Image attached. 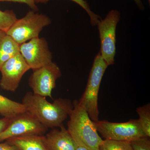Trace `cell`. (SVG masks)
Instances as JSON below:
<instances>
[{
    "label": "cell",
    "instance_id": "cell-1",
    "mask_svg": "<svg viewBox=\"0 0 150 150\" xmlns=\"http://www.w3.org/2000/svg\"><path fill=\"white\" fill-rule=\"evenodd\" d=\"M22 103L25 106L26 112L33 115L47 129L57 128L63 125L74 108L73 102L69 99L59 98L50 103L45 97L32 92L25 93Z\"/></svg>",
    "mask_w": 150,
    "mask_h": 150
},
{
    "label": "cell",
    "instance_id": "cell-2",
    "mask_svg": "<svg viewBox=\"0 0 150 150\" xmlns=\"http://www.w3.org/2000/svg\"><path fill=\"white\" fill-rule=\"evenodd\" d=\"M73 103L74 108L69 115L67 130L77 146L89 150H99L103 140L98 135L94 123L78 100Z\"/></svg>",
    "mask_w": 150,
    "mask_h": 150
},
{
    "label": "cell",
    "instance_id": "cell-3",
    "mask_svg": "<svg viewBox=\"0 0 150 150\" xmlns=\"http://www.w3.org/2000/svg\"><path fill=\"white\" fill-rule=\"evenodd\" d=\"M108 65L102 59L100 51L94 60L83 93L78 102L84 108L93 122L99 120L98 93L100 83Z\"/></svg>",
    "mask_w": 150,
    "mask_h": 150
},
{
    "label": "cell",
    "instance_id": "cell-4",
    "mask_svg": "<svg viewBox=\"0 0 150 150\" xmlns=\"http://www.w3.org/2000/svg\"><path fill=\"white\" fill-rule=\"evenodd\" d=\"M51 23L47 16L34 11H29L22 18L17 19L6 33L19 45L39 37L43 28Z\"/></svg>",
    "mask_w": 150,
    "mask_h": 150
},
{
    "label": "cell",
    "instance_id": "cell-5",
    "mask_svg": "<svg viewBox=\"0 0 150 150\" xmlns=\"http://www.w3.org/2000/svg\"><path fill=\"white\" fill-rule=\"evenodd\" d=\"M97 131L105 139L131 142L145 137L138 119L123 123L102 120L94 122Z\"/></svg>",
    "mask_w": 150,
    "mask_h": 150
},
{
    "label": "cell",
    "instance_id": "cell-6",
    "mask_svg": "<svg viewBox=\"0 0 150 150\" xmlns=\"http://www.w3.org/2000/svg\"><path fill=\"white\" fill-rule=\"evenodd\" d=\"M121 13L117 10L112 9L104 19L97 24L100 42V55L108 66L113 65L116 53V29L120 21Z\"/></svg>",
    "mask_w": 150,
    "mask_h": 150
},
{
    "label": "cell",
    "instance_id": "cell-7",
    "mask_svg": "<svg viewBox=\"0 0 150 150\" xmlns=\"http://www.w3.org/2000/svg\"><path fill=\"white\" fill-rule=\"evenodd\" d=\"M62 72L56 63L51 62L33 70L28 79V85L33 93L52 98V92L56 81L62 76Z\"/></svg>",
    "mask_w": 150,
    "mask_h": 150
},
{
    "label": "cell",
    "instance_id": "cell-8",
    "mask_svg": "<svg viewBox=\"0 0 150 150\" xmlns=\"http://www.w3.org/2000/svg\"><path fill=\"white\" fill-rule=\"evenodd\" d=\"M47 129L33 115L26 111L11 118L8 126L0 134V142L13 137L43 135Z\"/></svg>",
    "mask_w": 150,
    "mask_h": 150
},
{
    "label": "cell",
    "instance_id": "cell-9",
    "mask_svg": "<svg viewBox=\"0 0 150 150\" xmlns=\"http://www.w3.org/2000/svg\"><path fill=\"white\" fill-rule=\"evenodd\" d=\"M19 53L32 70L52 62V53L44 38H36L22 43L19 46Z\"/></svg>",
    "mask_w": 150,
    "mask_h": 150
},
{
    "label": "cell",
    "instance_id": "cell-10",
    "mask_svg": "<svg viewBox=\"0 0 150 150\" xmlns=\"http://www.w3.org/2000/svg\"><path fill=\"white\" fill-rule=\"evenodd\" d=\"M30 69L19 52L13 56L0 69V87L6 91L15 92L25 73Z\"/></svg>",
    "mask_w": 150,
    "mask_h": 150
},
{
    "label": "cell",
    "instance_id": "cell-11",
    "mask_svg": "<svg viewBox=\"0 0 150 150\" xmlns=\"http://www.w3.org/2000/svg\"><path fill=\"white\" fill-rule=\"evenodd\" d=\"M44 136V143L48 150H76L77 145L67 129L62 125Z\"/></svg>",
    "mask_w": 150,
    "mask_h": 150
},
{
    "label": "cell",
    "instance_id": "cell-12",
    "mask_svg": "<svg viewBox=\"0 0 150 150\" xmlns=\"http://www.w3.org/2000/svg\"><path fill=\"white\" fill-rule=\"evenodd\" d=\"M20 150H48L44 143L43 135H27L10 138L6 140Z\"/></svg>",
    "mask_w": 150,
    "mask_h": 150
},
{
    "label": "cell",
    "instance_id": "cell-13",
    "mask_svg": "<svg viewBox=\"0 0 150 150\" xmlns=\"http://www.w3.org/2000/svg\"><path fill=\"white\" fill-rule=\"evenodd\" d=\"M25 112L26 108L22 103L14 101L0 94V115L3 117L13 118Z\"/></svg>",
    "mask_w": 150,
    "mask_h": 150
},
{
    "label": "cell",
    "instance_id": "cell-14",
    "mask_svg": "<svg viewBox=\"0 0 150 150\" xmlns=\"http://www.w3.org/2000/svg\"><path fill=\"white\" fill-rule=\"evenodd\" d=\"M19 46L6 34L0 40V69L7 61L19 52Z\"/></svg>",
    "mask_w": 150,
    "mask_h": 150
},
{
    "label": "cell",
    "instance_id": "cell-15",
    "mask_svg": "<svg viewBox=\"0 0 150 150\" xmlns=\"http://www.w3.org/2000/svg\"><path fill=\"white\" fill-rule=\"evenodd\" d=\"M137 112L139 118L138 119L143 131L146 137H150V104L138 107Z\"/></svg>",
    "mask_w": 150,
    "mask_h": 150
},
{
    "label": "cell",
    "instance_id": "cell-16",
    "mask_svg": "<svg viewBox=\"0 0 150 150\" xmlns=\"http://www.w3.org/2000/svg\"><path fill=\"white\" fill-rule=\"evenodd\" d=\"M50 0H35V4H46ZM72 1L83 9L90 18L91 23L93 26L97 25L98 23L101 20L100 17L94 13L91 9L88 3L85 0H70Z\"/></svg>",
    "mask_w": 150,
    "mask_h": 150
},
{
    "label": "cell",
    "instance_id": "cell-17",
    "mask_svg": "<svg viewBox=\"0 0 150 150\" xmlns=\"http://www.w3.org/2000/svg\"><path fill=\"white\" fill-rule=\"evenodd\" d=\"M17 19L16 14L13 11L0 10V30L6 33Z\"/></svg>",
    "mask_w": 150,
    "mask_h": 150
},
{
    "label": "cell",
    "instance_id": "cell-18",
    "mask_svg": "<svg viewBox=\"0 0 150 150\" xmlns=\"http://www.w3.org/2000/svg\"><path fill=\"white\" fill-rule=\"evenodd\" d=\"M99 150H132L130 142L105 139Z\"/></svg>",
    "mask_w": 150,
    "mask_h": 150
},
{
    "label": "cell",
    "instance_id": "cell-19",
    "mask_svg": "<svg viewBox=\"0 0 150 150\" xmlns=\"http://www.w3.org/2000/svg\"><path fill=\"white\" fill-rule=\"evenodd\" d=\"M149 138L145 137L130 142L132 150H150Z\"/></svg>",
    "mask_w": 150,
    "mask_h": 150
},
{
    "label": "cell",
    "instance_id": "cell-20",
    "mask_svg": "<svg viewBox=\"0 0 150 150\" xmlns=\"http://www.w3.org/2000/svg\"><path fill=\"white\" fill-rule=\"evenodd\" d=\"M12 2L22 3L27 5L33 11L38 12V8L35 4V0H0V2Z\"/></svg>",
    "mask_w": 150,
    "mask_h": 150
},
{
    "label": "cell",
    "instance_id": "cell-21",
    "mask_svg": "<svg viewBox=\"0 0 150 150\" xmlns=\"http://www.w3.org/2000/svg\"><path fill=\"white\" fill-rule=\"evenodd\" d=\"M11 118H3L0 119V134L8 126Z\"/></svg>",
    "mask_w": 150,
    "mask_h": 150
},
{
    "label": "cell",
    "instance_id": "cell-22",
    "mask_svg": "<svg viewBox=\"0 0 150 150\" xmlns=\"http://www.w3.org/2000/svg\"><path fill=\"white\" fill-rule=\"evenodd\" d=\"M0 150H20L18 148L13 145L10 144L7 142L0 143Z\"/></svg>",
    "mask_w": 150,
    "mask_h": 150
},
{
    "label": "cell",
    "instance_id": "cell-23",
    "mask_svg": "<svg viewBox=\"0 0 150 150\" xmlns=\"http://www.w3.org/2000/svg\"><path fill=\"white\" fill-rule=\"evenodd\" d=\"M134 2L136 3V4L138 6V8L141 10H143L144 9V4L142 3L141 0H133Z\"/></svg>",
    "mask_w": 150,
    "mask_h": 150
},
{
    "label": "cell",
    "instance_id": "cell-24",
    "mask_svg": "<svg viewBox=\"0 0 150 150\" xmlns=\"http://www.w3.org/2000/svg\"><path fill=\"white\" fill-rule=\"evenodd\" d=\"M6 35V33L2 30H0V40Z\"/></svg>",
    "mask_w": 150,
    "mask_h": 150
},
{
    "label": "cell",
    "instance_id": "cell-25",
    "mask_svg": "<svg viewBox=\"0 0 150 150\" xmlns=\"http://www.w3.org/2000/svg\"><path fill=\"white\" fill-rule=\"evenodd\" d=\"M76 150H89L86 148L84 147L81 146H77L76 149Z\"/></svg>",
    "mask_w": 150,
    "mask_h": 150
},
{
    "label": "cell",
    "instance_id": "cell-26",
    "mask_svg": "<svg viewBox=\"0 0 150 150\" xmlns=\"http://www.w3.org/2000/svg\"><path fill=\"white\" fill-rule=\"evenodd\" d=\"M148 1H149V5H150V0H148Z\"/></svg>",
    "mask_w": 150,
    "mask_h": 150
}]
</instances>
